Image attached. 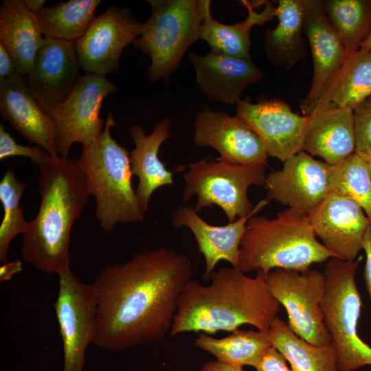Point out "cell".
<instances>
[{
  "label": "cell",
  "instance_id": "1",
  "mask_svg": "<svg viewBox=\"0 0 371 371\" xmlns=\"http://www.w3.org/2000/svg\"><path fill=\"white\" fill-rule=\"evenodd\" d=\"M193 273L187 254L166 246L102 268L87 284L98 309L94 345L119 352L161 339Z\"/></svg>",
  "mask_w": 371,
  "mask_h": 371
},
{
  "label": "cell",
  "instance_id": "2",
  "mask_svg": "<svg viewBox=\"0 0 371 371\" xmlns=\"http://www.w3.org/2000/svg\"><path fill=\"white\" fill-rule=\"evenodd\" d=\"M251 278L238 267L214 271L210 284L190 280L181 291L170 335L233 332L245 324L269 330L280 304L260 271Z\"/></svg>",
  "mask_w": 371,
  "mask_h": 371
},
{
  "label": "cell",
  "instance_id": "3",
  "mask_svg": "<svg viewBox=\"0 0 371 371\" xmlns=\"http://www.w3.org/2000/svg\"><path fill=\"white\" fill-rule=\"evenodd\" d=\"M41 203L23 234V260L46 273L70 270V236L91 196L78 159L51 156L39 166Z\"/></svg>",
  "mask_w": 371,
  "mask_h": 371
},
{
  "label": "cell",
  "instance_id": "4",
  "mask_svg": "<svg viewBox=\"0 0 371 371\" xmlns=\"http://www.w3.org/2000/svg\"><path fill=\"white\" fill-rule=\"evenodd\" d=\"M331 258L336 257L318 241L308 216L288 207L273 218L254 215L249 219L238 268L245 273L260 271L267 276L277 268L304 271Z\"/></svg>",
  "mask_w": 371,
  "mask_h": 371
},
{
  "label": "cell",
  "instance_id": "5",
  "mask_svg": "<svg viewBox=\"0 0 371 371\" xmlns=\"http://www.w3.org/2000/svg\"><path fill=\"white\" fill-rule=\"evenodd\" d=\"M115 124L110 111L103 132L91 144L82 146L78 159L90 194L95 198L97 220L106 233L120 223L142 221L145 214L133 188L129 152L111 135Z\"/></svg>",
  "mask_w": 371,
  "mask_h": 371
},
{
  "label": "cell",
  "instance_id": "6",
  "mask_svg": "<svg viewBox=\"0 0 371 371\" xmlns=\"http://www.w3.org/2000/svg\"><path fill=\"white\" fill-rule=\"evenodd\" d=\"M359 264V260L331 258L324 271L326 289L321 309L339 371H355L371 365V346L358 333L362 306L355 281Z\"/></svg>",
  "mask_w": 371,
  "mask_h": 371
},
{
  "label": "cell",
  "instance_id": "7",
  "mask_svg": "<svg viewBox=\"0 0 371 371\" xmlns=\"http://www.w3.org/2000/svg\"><path fill=\"white\" fill-rule=\"evenodd\" d=\"M150 15L133 41L148 56L151 82L169 80L179 69L188 47L200 40L202 19L198 0H148Z\"/></svg>",
  "mask_w": 371,
  "mask_h": 371
},
{
  "label": "cell",
  "instance_id": "8",
  "mask_svg": "<svg viewBox=\"0 0 371 371\" xmlns=\"http://www.w3.org/2000/svg\"><path fill=\"white\" fill-rule=\"evenodd\" d=\"M187 167L183 174V201L196 195L194 209L198 213L205 207L217 205L225 212L228 223L252 212L254 207L248 190L265 184L264 165H237L207 157Z\"/></svg>",
  "mask_w": 371,
  "mask_h": 371
},
{
  "label": "cell",
  "instance_id": "9",
  "mask_svg": "<svg viewBox=\"0 0 371 371\" xmlns=\"http://www.w3.org/2000/svg\"><path fill=\"white\" fill-rule=\"evenodd\" d=\"M266 279L272 295L286 309L288 325L295 334L315 346L331 342L321 309L326 289L324 272L277 268Z\"/></svg>",
  "mask_w": 371,
  "mask_h": 371
},
{
  "label": "cell",
  "instance_id": "10",
  "mask_svg": "<svg viewBox=\"0 0 371 371\" xmlns=\"http://www.w3.org/2000/svg\"><path fill=\"white\" fill-rule=\"evenodd\" d=\"M117 89L105 76L85 74L80 77L67 98L50 113L60 157H69L74 143L86 146L100 137L105 126L100 117L103 100Z\"/></svg>",
  "mask_w": 371,
  "mask_h": 371
},
{
  "label": "cell",
  "instance_id": "11",
  "mask_svg": "<svg viewBox=\"0 0 371 371\" xmlns=\"http://www.w3.org/2000/svg\"><path fill=\"white\" fill-rule=\"evenodd\" d=\"M58 275L54 308L63 341V371H82L87 348L93 343L97 304L87 284L70 270Z\"/></svg>",
  "mask_w": 371,
  "mask_h": 371
},
{
  "label": "cell",
  "instance_id": "12",
  "mask_svg": "<svg viewBox=\"0 0 371 371\" xmlns=\"http://www.w3.org/2000/svg\"><path fill=\"white\" fill-rule=\"evenodd\" d=\"M142 23L130 10L110 6L74 43L80 67L102 76L115 73L124 49L140 35Z\"/></svg>",
  "mask_w": 371,
  "mask_h": 371
},
{
  "label": "cell",
  "instance_id": "13",
  "mask_svg": "<svg viewBox=\"0 0 371 371\" xmlns=\"http://www.w3.org/2000/svg\"><path fill=\"white\" fill-rule=\"evenodd\" d=\"M331 165L301 151L266 175V199L308 215L330 191Z\"/></svg>",
  "mask_w": 371,
  "mask_h": 371
},
{
  "label": "cell",
  "instance_id": "14",
  "mask_svg": "<svg viewBox=\"0 0 371 371\" xmlns=\"http://www.w3.org/2000/svg\"><path fill=\"white\" fill-rule=\"evenodd\" d=\"M194 143L210 147L219 153L218 157L237 165H264L269 157L258 135L236 115L215 111L208 106L195 116Z\"/></svg>",
  "mask_w": 371,
  "mask_h": 371
},
{
  "label": "cell",
  "instance_id": "15",
  "mask_svg": "<svg viewBox=\"0 0 371 371\" xmlns=\"http://www.w3.org/2000/svg\"><path fill=\"white\" fill-rule=\"evenodd\" d=\"M236 115L260 138L269 157L284 162L302 151L308 117L300 115L280 99L252 103L240 100Z\"/></svg>",
  "mask_w": 371,
  "mask_h": 371
},
{
  "label": "cell",
  "instance_id": "16",
  "mask_svg": "<svg viewBox=\"0 0 371 371\" xmlns=\"http://www.w3.org/2000/svg\"><path fill=\"white\" fill-rule=\"evenodd\" d=\"M307 216L317 238L336 258L355 260L371 224L359 204L330 193Z\"/></svg>",
  "mask_w": 371,
  "mask_h": 371
},
{
  "label": "cell",
  "instance_id": "17",
  "mask_svg": "<svg viewBox=\"0 0 371 371\" xmlns=\"http://www.w3.org/2000/svg\"><path fill=\"white\" fill-rule=\"evenodd\" d=\"M80 68L74 43L45 38L25 80L50 115L78 82Z\"/></svg>",
  "mask_w": 371,
  "mask_h": 371
},
{
  "label": "cell",
  "instance_id": "18",
  "mask_svg": "<svg viewBox=\"0 0 371 371\" xmlns=\"http://www.w3.org/2000/svg\"><path fill=\"white\" fill-rule=\"evenodd\" d=\"M269 203L265 198L247 216L221 226L212 225L205 222L192 206L183 205L174 212L172 216L173 225L176 228L186 227L192 232L199 252L204 257L205 271L203 279L209 280L216 265L222 260L229 262L232 267H238L240 244L247 221Z\"/></svg>",
  "mask_w": 371,
  "mask_h": 371
},
{
  "label": "cell",
  "instance_id": "19",
  "mask_svg": "<svg viewBox=\"0 0 371 371\" xmlns=\"http://www.w3.org/2000/svg\"><path fill=\"white\" fill-rule=\"evenodd\" d=\"M0 113L27 140L43 148L51 156H59L52 118L18 72L0 81Z\"/></svg>",
  "mask_w": 371,
  "mask_h": 371
},
{
  "label": "cell",
  "instance_id": "20",
  "mask_svg": "<svg viewBox=\"0 0 371 371\" xmlns=\"http://www.w3.org/2000/svg\"><path fill=\"white\" fill-rule=\"evenodd\" d=\"M188 56L200 92L212 102L236 104L246 88L262 77L251 58H240L212 52L205 55L190 52Z\"/></svg>",
  "mask_w": 371,
  "mask_h": 371
},
{
  "label": "cell",
  "instance_id": "21",
  "mask_svg": "<svg viewBox=\"0 0 371 371\" xmlns=\"http://www.w3.org/2000/svg\"><path fill=\"white\" fill-rule=\"evenodd\" d=\"M304 32L313 62L312 84L300 108L314 102L324 85L347 58L344 43L329 23L322 0H303Z\"/></svg>",
  "mask_w": 371,
  "mask_h": 371
},
{
  "label": "cell",
  "instance_id": "22",
  "mask_svg": "<svg viewBox=\"0 0 371 371\" xmlns=\"http://www.w3.org/2000/svg\"><path fill=\"white\" fill-rule=\"evenodd\" d=\"M302 150L335 165L355 153L353 110L326 108L308 115Z\"/></svg>",
  "mask_w": 371,
  "mask_h": 371
},
{
  "label": "cell",
  "instance_id": "23",
  "mask_svg": "<svg viewBox=\"0 0 371 371\" xmlns=\"http://www.w3.org/2000/svg\"><path fill=\"white\" fill-rule=\"evenodd\" d=\"M171 122L164 118L158 121L151 133L147 135L142 125L134 124L129 128L135 148L129 152L132 173L138 177L136 194L146 212L150 198L158 188L174 183L173 175L159 158L161 144L170 137Z\"/></svg>",
  "mask_w": 371,
  "mask_h": 371
},
{
  "label": "cell",
  "instance_id": "24",
  "mask_svg": "<svg viewBox=\"0 0 371 371\" xmlns=\"http://www.w3.org/2000/svg\"><path fill=\"white\" fill-rule=\"evenodd\" d=\"M371 96V50L359 49L348 56L328 79L317 99L300 108L303 115L326 108L354 111Z\"/></svg>",
  "mask_w": 371,
  "mask_h": 371
},
{
  "label": "cell",
  "instance_id": "25",
  "mask_svg": "<svg viewBox=\"0 0 371 371\" xmlns=\"http://www.w3.org/2000/svg\"><path fill=\"white\" fill-rule=\"evenodd\" d=\"M240 2L247 10L246 19L234 25H227L212 17L210 0H198L202 19L200 39L209 45L212 52L240 58H251L249 50L251 28L255 25H262L276 16L277 8L270 1H264L265 6L260 12L255 10L251 1L243 0Z\"/></svg>",
  "mask_w": 371,
  "mask_h": 371
},
{
  "label": "cell",
  "instance_id": "26",
  "mask_svg": "<svg viewBox=\"0 0 371 371\" xmlns=\"http://www.w3.org/2000/svg\"><path fill=\"white\" fill-rule=\"evenodd\" d=\"M44 38L36 14L22 0L3 1L0 41L10 54L20 75L24 76L30 70Z\"/></svg>",
  "mask_w": 371,
  "mask_h": 371
},
{
  "label": "cell",
  "instance_id": "27",
  "mask_svg": "<svg viewBox=\"0 0 371 371\" xmlns=\"http://www.w3.org/2000/svg\"><path fill=\"white\" fill-rule=\"evenodd\" d=\"M277 8V26L264 35L267 56L277 67L292 69L307 56V42L303 34V0H280Z\"/></svg>",
  "mask_w": 371,
  "mask_h": 371
},
{
  "label": "cell",
  "instance_id": "28",
  "mask_svg": "<svg viewBox=\"0 0 371 371\" xmlns=\"http://www.w3.org/2000/svg\"><path fill=\"white\" fill-rule=\"evenodd\" d=\"M272 346L290 363L293 371H339L333 344L313 345L276 317L269 329Z\"/></svg>",
  "mask_w": 371,
  "mask_h": 371
},
{
  "label": "cell",
  "instance_id": "29",
  "mask_svg": "<svg viewBox=\"0 0 371 371\" xmlns=\"http://www.w3.org/2000/svg\"><path fill=\"white\" fill-rule=\"evenodd\" d=\"M194 345L213 355L219 361L255 368L272 344L269 330L238 329L223 338L201 333L194 339Z\"/></svg>",
  "mask_w": 371,
  "mask_h": 371
},
{
  "label": "cell",
  "instance_id": "30",
  "mask_svg": "<svg viewBox=\"0 0 371 371\" xmlns=\"http://www.w3.org/2000/svg\"><path fill=\"white\" fill-rule=\"evenodd\" d=\"M100 0H70L44 7L36 14L45 38L75 43L95 17Z\"/></svg>",
  "mask_w": 371,
  "mask_h": 371
},
{
  "label": "cell",
  "instance_id": "31",
  "mask_svg": "<svg viewBox=\"0 0 371 371\" xmlns=\"http://www.w3.org/2000/svg\"><path fill=\"white\" fill-rule=\"evenodd\" d=\"M323 2L327 19L341 38L348 57L360 49L371 31V0Z\"/></svg>",
  "mask_w": 371,
  "mask_h": 371
},
{
  "label": "cell",
  "instance_id": "32",
  "mask_svg": "<svg viewBox=\"0 0 371 371\" xmlns=\"http://www.w3.org/2000/svg\"><path fill=\"white\" fill-rule=\"evenodd\" d=\"M330 191L355 201L371 223V172L359 153L331 166Z\"/></svg>",
  "mask_w": 371,
  "mask_h": 371
},
{
  "label": "cell",
  "instance_id": "33",
  "mask_svg": "<svg viewBox=\"0 0 371 371\" xmlns=\"http://www.w3.org/2000/svg\"><path fill=\"white\" fill-rule=\"evenodd\" d=\"M26 183L19 181L12 169L9 168L0 181V201L3 217L0 225V261L8 260V252L12 240L23 234L28 221L23 216L21 199Z\"/></svg>",
  "mask_w": 371,
  "mask_h": 371
},
{
  "label": "cell",
  "instance_id": "34",
  "mask_svg": "<svg viewBox=\"0 0 371 371\" xmlns=\"http://www.w3.org/2000/svg\"><path fill=\"white\" fill-rule=\"evenodd\" d=\"M49 153L38 146H30L19 144L0 124V159L21 156L29 158L31 161L41 166L48 157Z\"/></svg>",
  "mask_w": 371,
  "mask_h": 371
},
{
  "label": "cell",
  "instance_id": "35",
  "mask_svg": "<svg viewBox=\"0 0 371 371\" xmlns=\"http://www.w3.org/2000/svg\"><path fill=\"white\" fill-rule=\"evenodd\" d=\"M355 132V152L371 153V96L353 111Z\"/></svg>",
  "mask_w": 371,
  "mask_h": 371
},
{
  "label": "cell",
  "instance_id": "36",
  "mask_svg": "<svg viewBox=\"0 0 371 371\" xmlns=\"http://www.w3.org/2000/svg\"><path fill=\"white\" fill-rule=\"evenodd\" d=\"M286 361L284 357L271 346L255 367L256 371H293L288 367Z\"/></svg>",
  "mask_w": 371,
  "mask_h": 371
},
{
  "label": "cell",
  "instance_id": "37",
  "mask_svg": "<svg viewBox=\"0 0 371 371\" xmlns=\"http://www.w3.org/2000/svg\"><path fill=\"white\" fill-rule=\"evenodd\" d=\"M362 249L366 254L363 278L371 303V224L368 227L364 235L362 243Z\"/></svg>",
  "mask_w": 371,
  "mask_h": 371
},
{
  "label": "cell",
  "instance_id": "38",
  "mask_svg": "<svg viewBox=\"0 0 371 371\" xmlns=\"http://www.w3.org/2000/svg\"><path fill=\"white\" fill-rule=\"evenodd\" d=\"M16 72L10 54L0 41V81L12 76Z\"/></svg>",
  "mask_w": 371,
  "mask_h": 371
},
{
  "label": "cell",
  "instance_id": "39",
  "mask_svg": "<svg viewBox=\"0 0 371 371\" xmlns=\"http://www.w3.org/2000/svg\"><path fill=\"white\" fill-rule=\"evenodd\" d=\"M23 269V262L20 260L5 262L0 267V282L12 280L13 276Z\"/></svg>",
  "mask_w": 371,
  "mask_h": 371
},
{
  "label": "cell",
  "instance_id": "40",
  "mask_svg": "<svg viewBox=\"0 0 371 371\" xmlns=\"http://www.w3.org/2000/svg\"><path fill=\"white\" fill-rule=\"evenodd\" d=\"M199 371H244V370L243 367L216 360L206 362Z\"/></svg>",
  "mask_w": 371,
  "mask_h": 371
},
{
  "label": "cell",
  "instance_id": "41",
  "mask_svg": "<svg viewBox=\"0 0 371 371\" xmlns=\"http://www.w3.org/2000/svg\"><path fill=\"white\" fill-rule=\"evenodd\" d=\"M24 5L31 12L36 14L43 8L45 1L44 0H22Z\"/></svg>",
  "mask_w": 371,
  "mask_h": 371
},
{
  "label": "cell",
  "instance_id": "42",
  "mask_svg": "<svg viewBox=\"0 0 371 371\" xmlns=\"http://www.w3.org/2000/svg\"><path fill=\"white\" fill-rule=\"evenodd\" d=\"M360 49L371 50V31L366 40L362 43Z\"/></svg>",
  "mask_w": 371,
  "mask_h": 371
},
{
  "label": "cell",
  "instance_id": "43",
  "mask_svg": "<svg viewBox=\"0 0 371 371\" xmlns=\"http://www.w3.org/2000/svg\"><path fill=\"white\" fill-rule=\"evenodd\" d=\"M364 159L365 161L367 162V164H368L369 166V168H370V172H371V159L369 158L367 155H364V154H361V153H359Z\"/></svg>",
  "mask_w": 371,
  "mask_h": 371
},
{
  "label": "cell",
  "instance_id": "44",
  "mask_svg": "<svg viewBox=\"0 0 371 371\" xmlns=\"http://www.w3.org/2000/svg\"><path fill=\"white\" fill-rule=\"evenodd\" d=\"M364 155H367L369 158L371 159V153L370 154H364Z\"/></svg>",
  "mask_w": 371,
  "mask_h": 371
}]
</instances>
